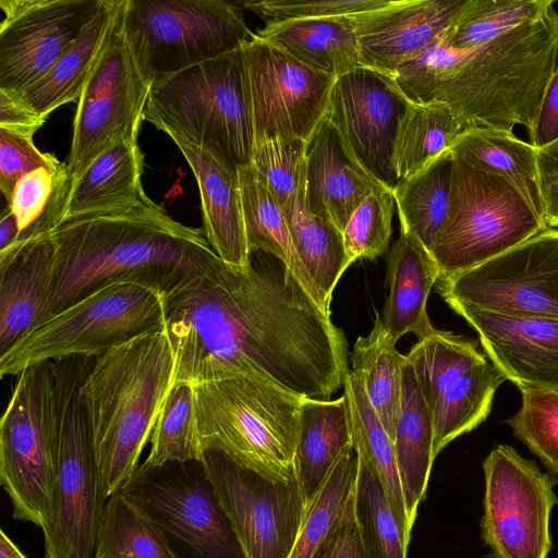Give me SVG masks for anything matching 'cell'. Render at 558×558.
<instances>
[{"mask_svg": "<svg viewBox=\"0 0 558 558\" xmlns=\"http://www.w3.org/2000/svg\"><path fill=\"white\" fill-rule=\"evenodd\" d=\"M432 253L410 232H400L387 262L388 296L383 324L397 342L405 333L421 340L434 331L427 314V299L439 279Z\"/></svg>", "mask_w": 558, "mask_h": 558, "instance_id": "obj_26", "label": "cell"}, {"mask_svg": "<svg viewBox=\"0 0 558 558\" xmlns=\"http://www.w3.org/2000/svg\"><path fill=\"white\" fill-rule=\"evenodd\" d=\"M466 131L451 108L440 101L410 102L400 123L395 167L399 181L450 149Z\"/></svg>", "mask_w": 558, "mask_h": 558, "instance_id": "obj_41", "label": "cell"}, {"mask_svg": "<svg viewBox=\"0 0 558 558\" xmlns=\"http://www.w3.org/2000/svg\"><path fill=\"white\" fill-rule=\"evenodd\" d=\"M186 465L140 464L121 492L201 558H245L202 461L197 471H189Z\"/></svg>", "mask_w": 558, "mask_h": 558, "instance_id": "obj_17", "label": "cell"}, {"mask_svg": "<svg viewBox=\"0 0 558 558\" xmlns=\"http://www.w3.org/2000/svg\"><path fill=\"white\" fill-rule=\"evenodd\" d=\"M166 299L135 282L107 286L56 313L0 355L1 377L72 356L96 357L165 328Z\"/></svg>", "mask_w": 558, "mask_h": 558, "instance_id": "obj_8", "label": "cell"}, {"mask_svg": "<svg viewBox=\"0 0 558 558\" xmlns=\"http://www.w3.org/2000/svg\"><path fill=\"white\" fill-rule=\"evenodd\" d=\"M356 158L325 116L306 140L304 204L343 232L356 208L372 193L386 190ZM390 190V189H388Z\"/></svg>", "mask_w": 558, "mask_h": 558, "instance_id": "obj_23", "label": "cell"}, {"mask_svg": "<svg viewBox=\"0 0 558 558\" xmlns=\"http://www.w3.org/2000/svg\"><path fill=\"white\" fill-rule=\"evenodd\" d=\"M306 141L280 135L255 137L252 167L283 209L304 181Z\"/></svg>", "mask_w": 558, "mask_h": 558, "instance_id": "obj_45", "label": "cell"}, {"mask_svg": "<svg viewBox=\"0 0 558 558\" xmlns=\"http://www.w3.org/2000/svg\"><path fill=\"white\" fill-rule=\"evenodd\" d=\"M452 165L448 149L401 179L392 192L401 231L414 234L430 253L448 214Z\"/></svg>", "mask_w": 558, "mask_h": 558, "instance_id": "obj_33", "label": "cell"}, {"mask_svg": "<svg viewBox=\"0 0 558 558\" xmlns=\"http://www.w3.org/2000/svg\"><path fill=\"white\" fill-rule=\"evenodd\" d=\"M122 23L149 86L236 50L254 36L239 7L223 0H124Z\"/></svg>", "mask_w": 558, "mask_h": 558, "instance_id": "obj_10", "label": "cell"}, {"mask_svg": "<svg viewBox=\"0 0 558 558\" xmlns=\"http://www.w3.org/2000/svg\"><path fill=\"white\" fill-rule=\"evenodd\" d=\"M553 3L550 0H465L440 38L452 49L465 50L538 16Z\"/></svg>", "mask_w": 558, "mask_h": 558, "instance_id": "obj_44", "label": "cell"}, {"mask_svg": "<svg viewBox=\"0 0 558 558\" xmlns=\"http://www.w3.org/2000/svg\"><path fill=\"white\" fill-rule=\"evenodd\" d=\"M453 155L508 179L544 218L537 182L536 147L513 132L493 129L464 131L450 148Z\"/></svg>", "mask_w": 558, "mask_h": 558, "instance_id": "obj_36", "label": "cell"}, {"mask_svg": "<svg viewBox=\"0 0 558 558\" xmlns=\"http://www.w3.org/2000/svg\"><path fill=\"white\" fill-rule=\"evenodd\" d=\"M73 183L66 162L38 168L16 183L8 203L19 226L16 243L49 235L63 222Z\"/></svg>", "mask_w": 558, "mask_h": 558, "instance_id": "obj_40", "label": "cell"}, {"mask_svg": "<svg viewBox=\"0 0 558 558\" xmlns=\"http://www.w3.org/2000/svg\"><path fill=\"white\" fill-rule=\"evenodd\" d=\"M190 165L201 195L204 235L228 266L244 268L251 258L238 175L184 137L168 132Z\"/></svg>", "mask_w": 558, "mask_h": 558, "instance_id": "obj_25", "label": "cell"}, {"mask_svg": "<svg viewBox=\"0 0 558 558\" xmlns=\"http://www.w3.org/2000/svg\"><path fill=\"white\" fill-rule=\"evenodd\" d=\"M357 453L349 446L307 504L299 534L288 558H325L339 531L354 492Z\"/></svg>", "mask_w": 558, "mask_h": 558, "instance_id": "obj_34", "label": "cell"}, {"mask_svg": "<svg viewBox=\"0 0 558 558\" xmlns=\"http://www.w3.org/2000/svg\"><path fill=\"white\" fill-rule=\"evenodd\" d=\"M546 228L508 179L453 155L448 214L432 250L439 279L476 267Z\"/></svg>", "mask_w": 558, "mask_h": 558, "instance_id": "obj_7", "label": "cell"}, {"mask_svg": "<svg viewBox=\"0 0 558 558\" xmlns=\"http://www.w3.org/2000/svg\"><path fill=\"white\" fill-rule=\"evenodd\" d=\"M465 0H390L351 16L362 66L393 76L398 66L434 41Z\"/></svg>", "mask_w": 558, "mask_h": 558, "instance_id": "obj_22", "label": "cell"}, {"mask_svg": "<svg viewBox=\"0 0 558 558\" xmlns=\"http://www.w3.org/2000/svg\"><path fill=\"white\" fill-rule=\"evenodd\" d=\"M202 464L245 558H288L307 508L299 478L271 480L217 448Z\"/></svg>", "mask_w": 558, "mask_h": 558, "instance_id": "obj_14", "label": "cell"}, {"mask_svg": "<svg viewBox=\"0 0 558 558\" xmlns=\"http://www.w3.org/2000/svg\"><path fill=\"white\" fill-rule=\"evenodd\" d=\"M173 351L166 328L137 336L94 357L81 388L102 500L120 492L172 384Z\"/></svg>", "mask_w": 558, "mask_h": 558, "instance_id": "obj_4", "label": "cell"}, {"mask_svg": "<svg viewBox=\"0 0 558 558\" xmlns=\"http://www.w3.org/2000/svg\"><path fill=\"white\" fill-rule=\"evenodd\" d=\"M476 330L492 363L521 389L558 392V318L451 307Z\"/></svg>", "mask_w": 558, "mask_h": 558, "instance_id": "obj_21", "label": "cell"}, {"mask_svg": "<svg viewBox=\"0 0 558 558\" xmlns=\"http://www.w3.org/2000/svg\"><path fill=\"white\" fill-rule=\"evenodd\" d=\"M19 239V226L11 208L7 206L0 220V254L10 250Z\"/></svg>", "mask_w": 558, "mask_h": 558, "instance_id": "obj_54", "label": "cell"}, {"mask_svg": "<svg viewBox=\"0 0 558 558\" xmlns=\"http://www.w3.org/2000/svg\"><path fill=\"white\" fill-rule=\"evenodd\" d=\"M538 191L547 227H558V140L536 148Z\"/></svg>", "mask_w": 558, "mask_h": 558, "instance_id": "obj_50", "label": "cell"}, {"mask_svg": "<svg viewBox=\"0 0 558 558\" xmlns=\"http://www.w3.org/2000/svg\"><path fill=\"white\" fill-rule=\"evenodd\" d=\"M122 0L101 3L72 46L36 83L19 95L40 116L77 101L113 28Z\"/></svg>", "mask_w": 558, "mask_h": 558, "instance_id": "obj_28", "label": "cell"}, {"mask_svg": "<svg viewBox=\"0 0 558 558\" xmlns=\"http://www.w3.org/2000/svg\"><path fill=\"white\" fill-rule=\"evenodd\" d=\"M255 35L307 68L336 80L362 66L351 16L267 23Z\"/></svg>", "mask_w": 558, "mask_h": 558, "instance_id": "obj_27", "label": "cell"}, {"mask_svg": "<svg viewBox=\"0 0 558 558\" xmlns=\"http://www.w3.org/2000/svg\"><path fill=\"white\" fill-rule=\"evenodd\" d=\"M412 364L434 427L433 452L476 428L507 380L471 340L434 329L405 355Z\"/></svg>", "mask_w": 558, "mask_h": 558, "instance_id": "obj_12", "label": "cell"}, {"mask_svg": "<svg viewBox=\"0 0 558 558\" xmlns=\"http://www.w3.org/2000/svg\"><path fill=\"white\" fill-rule=\"evenodd\" d=\"M343 393L349 402L353 446L371 462L398 520L411 535L393 442L374 411L363 378L357 372L350 371L348 374Z\"/></svg>", "mask_w": 558, "mask_h": 558, "instance_id": "obj_38", "label": "cell"}, {"mask_svg": "<svg viewBox=\"0 0 558 558\" xmlns=\"http://www.w3.org/2000/svg\"><path fill=\"white\" fill-rule=\"evenodd\" d=\"M558 13L538 16L465 50L440 35L401 63L393 78L412 102L448 105L465 130L513 132L533 140L547 84L557 66Z\"/></svg>", "mask_w": 558, "mask_h": 558, "instance_id": "obj_3", "label": "cell"}, {"mask_svg": "<svg viewBox=\"0 0 558 558\" xmlns=\"http://www.w3.org/2000/svg\"><path fill=\"white\" fill-rule=\"evenodd\" d=\"M558 140V65L544 94L531 144L543 147Z\"/></svg>", "mask_w": 558, "mask_h": 558, "instance_id": "obj_52", "label": "cell"}, {"mask_svg": "<svg viewBox=\"0 0 558 558\" xmlns=\"http://www.w3.org/2000/svg\"><path fill=\"white\" fill-rule=\"evenodd\" d=\"M434 427L412 364H402L401 409L393 449L409 525L415 522L418 505L425 498L433 462Z\"/></svg>", "mask_w": 558, "mask_h": 558, "instance_id": "obj_30", "label": "cell"}, {"mask_svg": "<svg viewBox=\"0 0 558 558\" xmlns=\"http://www.w3.org/2000/svg\"><path fill=\"white\" fill-rule=\"evenodd\" d=\"M0 558H26L3 530L0 531Z\"/></svg>", "mask_w": 558, "mask_h": 558, "instance_id": "obj_55", "label": "cell"}, {"mask_svg": "<svg viewBox=\"0 0 558 558\" xmlns=\"http://www.w3.org/2000/svg\"><path fill=\"white\" fill-rule=\"evenodd\" d=\"M122 0L108 43L77 100L68 167L75 180L114 144L137 142L150 86L125 40Z\"/></svg>", "mask_w": 558, "mask_h": 558, "instance_id": "obj_15", "label": "cell"}, {"mask_svg": "<svg viewBox=\"0 0 558 558\" xmlns=\"http://www.w3.org/2000/svg\"><path fill=\"white\" fill-rule=\"evenodd\" d=\"M60 162L53 154L40 151L33 137L0 128V190L8 203L24 175Z\"/></svg>", "mask_w": 558, "mask_h": 558, "instance_id": "obj_49", "label": "cell"}, {"mask_svg": "<svg viewBox=\"0 0 558 558\" xmlns=\"http://www.w3.org/2000/svg\"><path fill=\"white\" fill-rule=\"evenodd\" d=\"M58 460L56 380L46 362L17 375L0 421V483L14 519L48 525Z\"/></svg>", "mask_w": 558, "mask_h": 558, "instance_id": "obj_11", "label": "cell"}, {"mask_svg": "<svg viewBox=\"0 0 558 558\" xmlns=\"http://www.w3.org/2000/svg\"><path fill=\"white\" fill-rule=\"evenodd\" d=\"M396 344L376 314L373 329L356 339L351 356L352 371L362 376L367 398L392 442L400 416L405 359Z\"/></svg>", "mask_w": 558, "mask_h": 558, "instance_id": "obj_35", "label": "cell"}, {"mask_svg": "<svg viewBox=\"0 0 558 558\" xmlns=\"http://www.w3.org/2000/svg\"><path fill=\"white\" fill-rule=\"evenodd\" d=\"M172 384L233 374L269 380L303 398L329 400L350 373L344 332L277 257L251 252L166 300Z\"/></svg>", "mask_w": 558, "mask_h": 558, "instance_id": "obj_1", "label": "cell"}, {"mask_svg": "<svg viewBox=\"0 0 558 558\" xmlns=\"http://www.w3.org/2000/svg\"><path fill=\"white\" fill-rule=\"evenodd\" d=\"M438 281L437 291L450 307L558 318V229L548 227L476 267Z\"/></svg>", "mask_w": 558, "mask_h": 558, "instance_id": "obj_16", "label": "cell"}, {"mask_svg": "<svg viewBox=\"0 0 558 558\" xmlns=\"http://www.w3.org/2000/svg\"><path fill=\"white\" fill-rule=\"evenodd\" d=\"M92 359L52 363L59 424V460L51 515L43 530L44 558H94L101 498L81 388Z\"/></svg>", "mask_w": 558, "mask_h": 558, "instance_id": "obj_9", "label": "cell"}, {"mask_svg": "<svg viewBox=\"0 0 558 558\" xmlns=\"http://www.w3.org/2000/svg\"><path fill=\"white\" fill-rule=\"evenodd\" d=\"M294 250L308 275L315 302L330 314L332 292L352 265L343 234L328 218L312 214L304 204V181L295 198L283 209Z\"/></svg>", "mask_w": 558, "mask_h": 558, "instance_id": "obj_32", "label": "cell"}, {"mask_svg": "<svg viewBox=\"0 0 558 558\" xmlns=\"http://www.w3.org/2000/svg\"><path fill=\"white\" fill-rule=\"evenodd\" d=\"M325 558H366L355 515L354 492L347 506L337 536Z\"/></svg>", "mask_w": 558, "mask_h": 558, "instance_id": "obj_53", "label": "cell"}, {"mask_svg": "<svg viewBox=\"0 0 558 558\" xmlns=\"http://www.w3.org/2000/svg\"><path fill=\"white\" fill-rule=\"evenodd\" d=\"M46 119L17 93L0 89V128L33 137Z\"/></svg>", "mask_w": 558, "mask_h": 558, "instance_id": "obj_51", "label": "cell"}, {"mask_svg": "<svg viewBox=\"0 0 558 558\" xmlns=\"http://www.w3.org/2000/svg\"><path fill=\"white\" fill-rule=\"evenodd\" d=\"M351 445L352 425L344 393L335 400L303 398L295 466L307 504Z\"/></svg>", "mask_w": 558, "mask_h": 558, "instance_id": "obj_31", "label": "cell"}, {"mask_svg": "<svg viewBox=\"0 0 558 558\" xmlns=\"http://www.w3.org/2000/svg\"><path fill=\"white\" fill-rule=\"evenodd\" d=\"M54 269L51 234L0 254V355L40 322Z\"/></svg>", "mask_w": 558, "mask_h": 558, "instance_id": "obj_24", "label": "cell"}, {"mask_svg": "<svg viewBox=\"0 0 558 558\" xmlns=\"http://www.w3.org/2000/svg\"><path fill=\"white\" fill-rule=\"evenodd\" d=\"M144 165L138 141H122L101 153L74 180L63 222L147 201L142 184Z\"/></svg>", "mask_w": 558, "mask_h": 558, "instance_id": "obj_29", "label": "cell"}, {"mask_svg": "<svg viewBox=\"0 0 558 558\" xmlns=\"http://www.w3.org/2000/svg\"><path fill=\"white\" fill-rule=\"evenodd\" d=\"M194 387L203 450L220 449L239 464L275 481L298 477L295 452L303 397L240 373Z\"/></svg>", "mask_w": 558, "mask_h": 558, "instance_id": "obj_6", "label": "cell"}, {"mask_svg": "<svg viewBox=\"0 0 558 558\" xmlns=\"http://www.w3.org/2000/svg\"><path fill=\"white\" fill-rule=\"evenodd\" d=\"M519 411L506 423L550 473L558 475V392L521 389Z\"/></svg>", "mask_w": 558, "mask_h": 558, "instance_id": "obj_46", "label": "cell"}, {"mask_svg": "<svg viewBox=\"0 0 558 558\" xmlns=\"http://www.w3.org/2000/svg\"><path fill=\"white\" fill-rule=\"evenodd\" d=\"M392 192L386 189L372 193L352 214L342 232L351 264L374 259L386 252L396 205Z\"/></svg>", "mask_w": 558, "mask_h": 558, "instance_id": "obj_47", "label": "cell"}, {"mask_svg": "<svg viewBox=\"0 0 558 558\" xmlns=\"http://www.w3.org/2000/svg\"><path fill=\"white\" fill-rule=\"evenodd\" d=\"M150 451L142 463L158 468L167 463L202 461L195 387L189 383L173 384L163 401L150 436Z\"/></svg>", "mask_w": 558, "mask_h": 558, "instance_id": "obj_43", "label": "cell"}, {"mask_svg": "<svg viewBox=\"0 0 558 558\" xmlns=\"http://www.w3.org/2000/svg\"><path fill=\"white\" fill-rule=\"evenodd\" d=\"M355 515L366 558H407L410 535L398 520L371 462L359 449Z\"/></svg>", "mask_w": 558, "mask_h": 558, "instance_id": "obj_42", "label": "cell"}, {"mask_svg": "<svg viewBox=\"0 0 558 558\" xmlns=\"http://www.w3.org/2000/svg\"><path fill=\"white\" fill-rule=\"evenodd\" d=\"M410 102L393 76L360 66L335 81L326 111L360 162L391 191L399 182L397 136Z\"/></svg>", "mask_w": 558, "mask_h": 558, "instance_id": "obj_19", "label": "cell"}, {"mask_svg": "<svg viewBox=\"0 0 558 558\" xmlns=\"http://www.w3.org/2000/svg\"><path fill=\"white\" fill-rule=\"evenodd\" d=\"M481 537L490 558H547L558 480L511 446L498 445L483 462Z\"/></svg>", "mask_w": 558, "mask_h": 558, "instance_id": "obj_13", "label": "cell"}, {"mask_svg": "<svg viewBox=\"0 0 558 558\" xmlns=\"http://www.w3.org/2000/svg\"><path fill=\"white\" fill-rule=\"evenodd\" d=\"M101 0H0V89L22 93L72 46Z\"/></svg>", "mask_w": 558, "mask_h": 558, "instance_id": "obj_20", "label": "cell"}, {"mask_svg": "<svg viewBox=\"0 0 558 558\" xmlns=\"http://www.w3.org/2000/svg\"><path fill=\"white\" fill-rule=\"evenodd\" d=\"M236 175L250 251L265 252L280 259L314 299L311 280L294 250L281 207L252 165L240 168Z\"/></svg>", "mask_w": 558, "mask_h": 558, "instance_id": "obj_37", "label": "cell"}, {"mask_svg": "<svg viewBox=\"0 0 558 558\" xmlns=\"http://www.w3.org/2000/svg\"><path fill=\"white\" fill-rule=\"evenodd\" d=\"M390 0H260L241 4L267 23L290 20L350 17L385 7Z\"/></svg>", "mask_w": 558, "mask_h": 558, "instance_id": "obj_48", "label": "cell"}, {"mask_svg": "<svg viewBox=\"0 0 558 558\" xmlns=\"http://www.w3.org/2000/svg\"><path fill=\"white\" fill-rule=\"evenodd\" d=\"M51 240L53 278L38 325L113 283L149 286L167 300L227 266L201 230L174 220L150 198L69 219Z\"/></svg>", "mask_w": 558, "mask_h": 558, "instance_id": "obj_2", "label": "cell"}, {"mask_svg": "<svg viewBox=\"0 0 558 558\" xmlns=\"http://www.w3.org/2000/svg\"><path fill=\"white\" fill-rule=\"evenodd\" d=\"M144 120L203 148L236 175L252 163L255 142L242 47L153 84Z\"/></svg>", "mask_w": 558, "mask_h": 558, "instance_id": "obj_5", "label": "cell"}, {"mask_svg": "<svg viewBox=\"0 0 558 558\" xmlns=\"http://www.w3.org/2000/svg\"><path fill=\"white\" fill-rule=\"evenodd\" d=\"M94 558H178L163 531L128 495L117 492L102 508Z\"/></svg>", "mask_w": 558, "mask_h": 558, "instance_id": "obj_39", "label": "cell"}, {"mask_svg": "<svg viewBox=\"0 0 558 558\" xmlns=\"http://www.w3.org/2000/svg\"><path fill=\"white\" fill-rule=\"evenodd\" d=\"M255 137L307 140L326 116L335 77L316 72L255 34L242 46Z\"/></svg>", "mask_w": 558, "mask_h": 558, "instance_id": "obj_18", "label": "cell"}]
</instances>
